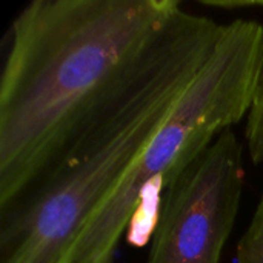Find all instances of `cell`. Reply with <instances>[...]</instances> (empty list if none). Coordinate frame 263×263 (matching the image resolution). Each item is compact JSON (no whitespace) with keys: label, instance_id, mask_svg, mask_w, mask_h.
<instances>
[{"label":"cell","instance_id":"cell-5","mask_svg":"<svg viewBox=\"0 0 263 263\" xmlns=\"http://www.w3.org/2000/svg\"><path fill=\"white\" fill-rule=\"evenodd\" d=\"M247 146L250 159L254 165L263 163V68L259 74L251 105L247 114L245 128Z\"/></svg>","mask_w":263,"mask_h":263},{"label":"cell","instance_id":"cell-3","mask_svg":"<svg viewBox=\"0 0 263 263\" xmlns=\"http://www.w3.org/2000/svg\"><path fill=\"white\" fill-rule=\"evenodd\" d=\"M262 68V23L223 25L213 55L60 263H114L125 231L131 243L143 245L156 227L159 196L222 131L247 117Z\"/></svg>","mask_w":263,"mask_h":263},{"label":"cell","instance_id":"cell-4","mask_svg":"<svg viewBox=\"0 0 263 263\" xmlns=\"http://www.w3.org/2000/svg\"><path fill=\"white\" fill-rule=\"evenodd\" d=\"M245 179L243 146L228 128L165 190L146 263H220Z\"/></svg>","mask_w":263,"mask_h":263},{"label":"cell","instance_id":"cell-2","mask_svg":"<svg viewBox=\"0 0 263 263\" xmlns=\"http://www.w3.org/2000/svg\"><path fill=\"white\" fill-rule=\"evenodd\" d=\"M223 25L196 22L157 71L15 200L0 208V263H60L213 55Z\"/></svg>","mask_w":263,"mask_h":263},{"label":"cell","instance_id":"cell-6","mask_svg":"<svg viewBox=\"0 0 263 263\" xmlns=\"http://www.w3.org/2000/svg\"><path fill=\"white\" fill-rule=\"evenodd\" d=\"M237 263H263V194L237 245Z\"/></svg>","mask_w":263,"mask_h":263},{"label":"cell","instance_id":"cell-1","mask_svg":"<svg viewBox=\"0 0 263 263\" xmlns=\"http://www.w3.org/2000/svg\"><path fill=\"white\" fill-rule=\"evenodd\" d=\"M193 12L179 0H32L0 77V208L126 102Z\"/></svg>","mask_w":263,"mask_h":263}]
</instances>
